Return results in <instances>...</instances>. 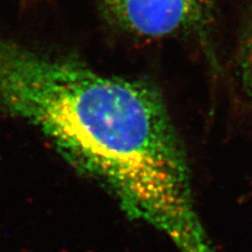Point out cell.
Wrapping results in <instances>:
<instances>
[{
  "label": "cell",
  "mask_w": 252,
  "mask_h": 252,
  "mask_svg": "<svg viewBox=\"0 0 252 252\" xmlns=\"http://www.w3.org/2000/svg\"><path fill=\"white\" fill-rule=\"evenodd\" d=\"M0 110L35 126L130 217L185 248L203 244L186 157L152 84L0 37Z\"/></svg>",
  "instance_id": "1"
},
{
  "label": "cell",
  "mask_w": 252,
  "mask_h": 252,
  "mask_svg": "<svg viewBox=\"0 0 252 252\" xmlns=\"http://www.w3.org/2000/svg\"><path fill=\"white\" fill-rule=\"evenodd\" d=\"M245 69L247 76L250 78L252 82V32L249 36L246 46V53H245Z\"/></svg>",
  "instance_id": "3"
},
{
  "label": "cell",
  "mask_w": 252,
  "mask_h": 252,
  "mask_svg": "<svg viewBox=\"0 0 252 252\" xmlns=\"http://www.w3.org/2000/svg\"><path fill=\"white\" fill-rule=\"evenodd\" d=\"M117 27L140 37L161 38L190 29L206 0H100Z\"/></svg>",
  "instance_id": "2"
}]
</instances>
